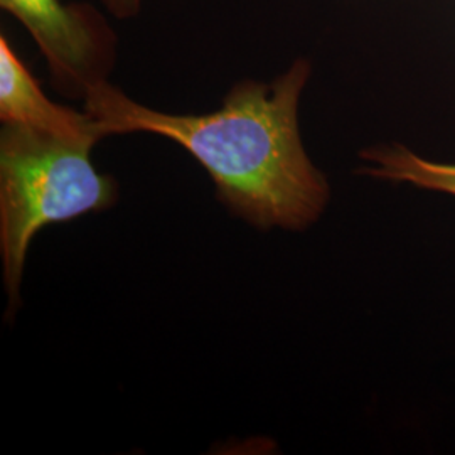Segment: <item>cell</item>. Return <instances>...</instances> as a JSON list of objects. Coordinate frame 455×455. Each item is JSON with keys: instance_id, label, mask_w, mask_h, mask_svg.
Returning <instances> with one entry per match:
<instances>
[{"instance_id": "obj_1", "label": "cell", "mask_w": 455, "mask_h": 455, "mask_svg": "<svg viewBox=\"0 0 455 455\" xmlns=\"http://www.w3.org/2000/svg\"><path fill=\"white\" fill-rule=\"evenodd\" d=\"M304 58L272 82L236 83L220 110L164 114L107 82L84 95V112L103 137L146 132L186 148L216 184L228 210L259 228L300 231L315 223L331 189L299 131V101L309 82Z\"/></svg>"}, {"instance_id": "obj_2", "label": "cell", "mask_w": 455, "mask_h": 455, "mask_svg": "<svg viewBox=\"0 0 455 455\" xmlns=\"http://www.w3.org/2000/svg\"><path fill=\"white\" fill-rule=\"evenodd\" d=\"M93 146L24 125H2L0 251L12 304L39 229L101 212L116 201V182L100 174L90 159Z\"/></svg>"}, {"instance_id": "obj_3", "label": "cell", "mask_w": 455, "mask_h": 455, "mask_svg": "<svg viewBox=\"0 0 455 455\" xmlns=\"http://www.w3.org/2000/svg\"><path fill=\"white\" fill-rule=\"evenodd\" d=\"M33 37L52 83L68 97L84 98L107 82L116 60V34L92 4L63 0H0Z\"/></svg>"}, {"instance_id": "obj_4", "label": "cell", "mask_w": 455, "mask_h": 455, "mask_svg": "<svg viewBox=\"0 0 455 455\" xmlns=\"http://www.w3.org/2000/svg\"><path fill=\"white\" fill-rule=\"evenodd\" d=\"M0 120L68 140L97 144L105 139L86 112L58 105L44 95L5 36H0Z\"/></svg>"}, {"instance_id": "obj_5", "label": "cell", "mask_w": 455, "mask_h": 455, "mask_svg": "<svg viewBox=\"0 0 455 455\" xmlns=\"http://www.w3.org/2000/svg\"><path fill=\"white\" fill-rule=\"evenodd\" d=\"M361 174L390 182H410L423 189L455 196V164L427 161L402 144L363 150Z\"/></svg>"}, {"instance_id": "obj_6", "label": "cell", "mask_w": 455, "mask_h": 455, "mask_svg": "<svg viewBox=\"0 0 455 455\" xmlns=\"http://www.w3.org/2000/svg\"><path fill=\"white\" fill-rule=\"evenodd\" d=\"M112 16L124 20L137 16L142 9V0H101Z\"/></svg>"}]
</instances>
